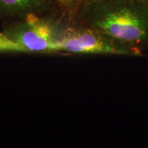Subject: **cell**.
<instances>
[{
  "label": "cell",
  "mask_w": 148,
  "mask_h": 148,
  "mask_svg": "<svg viewBox=\"0 0 148 148\" xmlns=\"http://www.w3.org/2000/svg\"><path fill=\"white\" fill-rule=\"evenodd\" d=\"M59 52L79 54L143 56V51L127 42L75 23L71 19L64 25L59 42Z\"/></svg>",
  "instance_id": "3957f363"
},
{
  "label": "cell",
  "mask_w": 148,
  "mask_h": 148,
  "mask_svg": "<svg viewBox=\"0 0 148 148\" xmlns=\"http://www.w3.org/2000/svg\"><path fill=\"white\" fill-rule=\"evenodd\" d=\"M55 4L63 13L71 18H73L79 7L85 0H53Z\"/></svg>",
  "instance_id": "5b68a950"
},
{
  "label": "cell",
  "mask_w": 148,
  "mask_h": 148,
  "mask_svg": "<svg viewBox=\"0 0 148 148\" xmlns=\"http://www.w3.org/2000/svg\"><path fill=\"white\" fill-rule=\"evenodd\" d=\"M0 52L27 53L23 47L10 40L3 32H0Z\"/></svg>",
  "instance_id": "8992f818"
},
{
  "label": "cell",
  "mask_w": 148,
  "mask_h": 148,
  "mask_svg": "<svg viewBox=\"0 0 148 148\" xmlns=\"http://www.w3.org/2000/svg\"><path fill=\"white\" fill-rule=\"evenodd\" d=\"M58 10L53 0H0V19L4 23Z\"/></svg>",
  "instance_id": "277c9868"
},
{
  "label": "cell",
  "mask_w": 148,
  "mask_h": 148,
  "mask_svg": "<svg viewBox=\"0 0 148 148\" xmlns=\"http://www.w3.org/2000/svg\"><path fill=\"white\" fill-rule=\"evenodd\" d=\"M69 19L58 10L4 23L2 32L27 53H58L61 33Z\"/></svg>",
  "instance_id": "7a4b0ae2"
},
{
  "label": "cell",
  "mask_w": 148,
  "mask_h": 148,
  "mask_svg": "<svg viewBox=\"0 0 148 148\" xmlns=\"http://www.w3.org/2000/svg\"><path fill=\"white\" fill-rule=\"evenodd\" d=\"M71 20L148 49V0H85Z\"/></svg>",
  "instance_id": "6da1fadb"
}]
</instances>
